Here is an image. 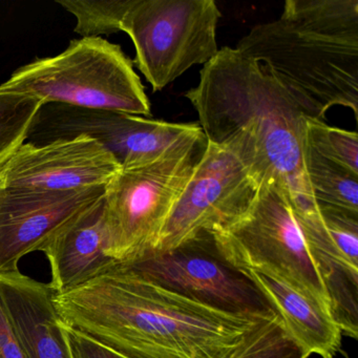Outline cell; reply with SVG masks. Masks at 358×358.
<instances>
[{"label":"cell","instance_id":"cell-1","mask_svg":"<svg viewBox=\"0 0 358 358\" xmlns=\"http://www.w3.org/2000/svg\"><path fill=\"white\" fill-rule=\"evenodd\" d=\"M185 97L207 141L234 154L259 186L285 192L301 234L324 229L303 163L307 116L261 64L222 48Z\"/></svg>","mask_w":358,"mask_h":358},{"label":"cell","instance_id":"cell-2","mask_svg":"<svg viewBox=\"0 0 358 358\" xmlns=\"http://www.w3.org/2000/svg\"><path fill=\"white\" fill-rule=\"evenodd\" d=\"M54 301L66 324L129 358H226L268 320L211 309L116 263L81 286L56 293Z\"/></svg>","mask_w":358,"mask_h":358},{"label":"cell","instance_id":"cell-3","mask_svg":"<svg viewBox=\"0 0 358 358\" xmlns=\"http://www.w3.org/2000/svg\"><path fill=\"white\" fill-rule=\"evenodd\" d=\"M236 50L261 64L301 112L324 121L333 106L358 119V0H287Z\"/></svg>","mask_w":358,"mask_h":358},{"label":"cell","instance_id":"cell-4","mask_svg":"<svg viewBox=\"0 0 358 358\" xmlns=\"http://www.w3.org/2000/svg\"><path fill=\"white\" fill-rule=\"evenodd\" d=\"M0 90L43 104L152 116V106L134 64L120 45L102 37H81L62 53L18 68Z\"/></svg>","mask_w":358,"mask_h":358},{"label":"cell","instance_id":"cell-5","mask_svg":"<svg viewBox=\"0 0 358 358\" xmlns=\"http://www.w3.org/2000/svg\"><path fill=\"white\" fill-rule=\"evenodd\" d=\"M206 146L205 137L152 162L120 169L106 184L104 228L108 257L127 262L154 250Z\"/></svg>","mask_w":358,"mask_h":358},{"label":"cell","instance_id":"cell-6","mask_svg":"<svg viewBox=\"0 0 358 358\" xmlns=\"http://www.w3.org/2000/svg\"><path fill=\"white\" fill-rule=\"evenodd\" d=\"M221 17L213 0H133L121 32L135 47L133 64L159 92L215 57Z\"/></svg>","mask_w":358,"mask_h":358},{"label":"cell","instance_id":"cell-7","mask_svg":"<svg viewBox=\"0 0 358 358\" xmlns=\"http://www.w3.org/2000/svg\"><path fill=\"white\" fill-rule=\"evenodd\" d=\"M116 266L142 280L211 309L234 315H278L267 297L243 269L220 250L211 231L203 230L171 250L148 252Z\"/></svg>","mask_w":358,"mask_h":358},{"label":"cell","instance_id":"cell-8","mask_svg":"<svg viewBox=\"0 0 358 358\" xmlns=\"http://www.w3.org/2000/svg\"><path fill=\"white\" fill-rule=\"evenodd\" d=\"M211 232L232 265L241 269L271 270L330 311L326 289L295 221L292 207L278 185L259 186L252 205L243 217Z\"/></svg>","mask_w":358,"mask_h":358},{"label":"cell","instance_id":"cell-9","mask_svg":"<svg viewBox=\"0 0 358 358\" xmlns=\"http://www.w3.org/2000/svg\"><path fill=\"white\" fill-rule=\"evenodd\" d=\"M87 136L112 152L121 169L152 162L202 138L198 122L173 123L141 116L90 110L59 103L43 104L26 142L47 143Z\"/></svg>","mask_w":358,"mask_h":358},{"label":"cell","instance_id":"cell-10","mask_svg":"<svg viewBox=\"0 0 358 358\" xmlns=\"http://www.w3.org/2000/svg\"><path fill=\"white\" fill-rule=\"evenodd\" d=\"M259 188L234 154L207 141L202 159L150 252L171 250L203 230L230 225L248 211Z\"/></svg>","mask_w":358,"mask_h":358},{"label":"cell","instance_id":"cell-11","mask_svg":"<svg viewBox=\"0 0 358 358\" xmlns=\"http://www.w3.org/2000/svg\"><path fill=\"white\" fill-rule=\"evenodd\" d=\"M121 166L87 136L22 143L0 165V190L73 192L106 186Z\"/></svg>","mask_w":358,"mask_h":358},{"label":"cell","instance_id":"cell-12","mask_svg":"<svg viewBox=\"0 0 358 358\" xmlns=\"http://www.w3.org/2000/svg\"><path fill=\"white\" fill-rule=\"evenodd\" d=\"M106 186L73 192L0 190V271L18 269L24 255L103 198Z\"/></svg>","mask_w":358,"mask_h":358},{"label":"cell","instance_id":"cell-13","mask_svg":"<svg viewBox=\"0 0 358 358\" xmlns=\"http://www.w3.org/2000/svg\"><path fill=\"white\" fill-rule=\"evenodd\" d=\"M55 294L20 268L0 271V303L27 358H73Z\"/></svg>","mask_w":358,"mask_h":358},{"label":"cell","instance_id":"cell-14","mask_svg":"<svg viewBox=\"0 0 358 358\" xmlns=\"http://www.w3.org/2000/svg\"><path fill=\"white\" fill-rule=\"evenodd\" d=\"M38 251L49 262V285L56 293L72 290L108 271L116 261L106 255L103 198L50 236Z\"/></svg>","mask_w":358,"mask_h":358},{"label":"cell","instance_id":"cell-15","mask_svg":"<svg viewBox=\"0 0 358 358\" xmlns=\"http://www.w3.org/2000/svg\"><path fill=\"white\" fill-rule=\"evenodd\" d=\"M243 270L267 297L287 331L310 355L336 358L343 333L327 308L271 270Z\"/></svg>","mask_w":358,"mask_h":358},{"label":"cell","instance_id":"cell-16","mask_svg":"<svg viewBox=\"0 0 358 358\" xmlns=\"http://www.w3.org/2000/svg\"><path fill=\"white\" fill-rule=\"evenodd\" d=\"M303 163L318 206L335 207L358 213V176L320 156L306 138Z\"/></svg>","mask_w":358,"mask_h":358},{"label":"cell","instance_id":"cell-17","mask_svg":"<svg viewBox=\"0 0 358 358\" xmlns=\"http://www.w3.org/2000/svg\"><path fill=\"white\" fill-rule=\"evenodd\" d=\"M310 354L287 331L280 316L259 322L226 358H308Z\"/></svg>","mask_w":358,"mask_h":358},{"label":"cell","instance_id":"cell-18","mask_svg":"<svg viewBox=\"0 0 358 358\" xmlns=\"http://www.w3.org/2000/svg\"><path fill=\"white\" fill-rule=\"evenodd\" d=\"M133 0H58L76 18L75 32L83 37H102L121 32Z\"/></svg>","mask_w":358,"mask_h":358},{"label":"cell","instance_id":"cell-19","mask_svg":"<svg viewBox=\"0 0 358 358\" xmlns=\"http://www.w3.org/2000/svg\"><path fill=\"white\" fill-rule=\"evenodd\" d=\"M41 106L35 98L0 90V165L26 142Z\"/></svg>","mask_w":358,"mask_h":358},{"label":"cell","instance_id":"cell-20","mask_svg":"<svg viewBox=\"0 0 358 358\" xmlns=\"http://www.w3.org/2000/svg\"><path fill=\"white\" fill-rule=\"evenodd\" d=\"M305 138L320 156L358 176V136L356 131L330 127L324 121L306 117Z\"/></svg>","mask_w":358,"mask_h":358},{"label":"cell","instance_id":"cell-21","mask_svg":"<svg viewBox=\"0 0 358 358\" xmlns=\"http://www.w3.org/2000/svg\"><path fill=\"white\" fill-rule=\"evenodd\" d=\"M327 229L339 252L358 267V213L330 206H320Z\"/></svg>","mask_w":358,"mask_h":358},{"label":"cell","instance_id":"cell-22","mask_svg":"<svg viewBox=\"0 0 358 358\" xmlns=\"http://www.w3.org/2000/svg\"><path fill=\"white\" fill-rule=\"evenodd\" d=\"M73 358H129L64 322Z\"/></svg>","mask_w":358,"mask_h":358},{"label":"cell","instance_id":"cell-23","mask_svg":"<svg viewBox=\"0 0 358 358\" xmlns=\"http://www.w3.org/2000/svg\"><path fill=\"white\" fill-rule=\"evenodd\" d=\"M0 358H27L0 303Z\"/></svg>","mask_w":358,"mask_h":358}]
</instances>
